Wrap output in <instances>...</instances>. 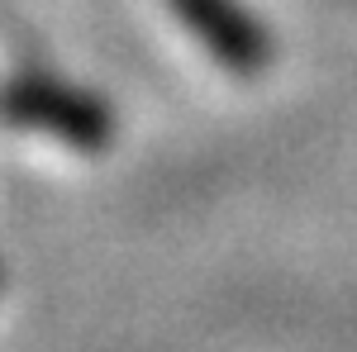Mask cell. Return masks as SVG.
Listing matches in <instances>:
<instances>
[{
  "label": "cell",
  "instance_id": "1",
  "mask_svg": "<svg viewBox=\"0 0 357 352\" xmlns=\"http://www.w3.org/2000/svg\"><path fill=\"white\" fill-rule=\"evenodd\" d=\"M0 114L10 124L67 138V143H77L86 153L105 148L114 134V114L96 95H86L77 86L48 82V77H20V82H10L5 95H0Z\"/></svg>",
  "mask_w": 357,
  "mask_h": 352
},
{
  "label": "cell",
  "instance_id": "2",
  "mask_svg": "<svg viewBox=\"0 0 357 352\" xmlns=\"http://www.w3.org/2000/svg\"><path fill=\"white\" fill-rule=\"evenodd\" d=\"M195 43L234 77H262L276 62V38L243 0H167Z\"/></svg>",
  "mask_w": 357,
  "mask_h": 352
}]
</instances>
